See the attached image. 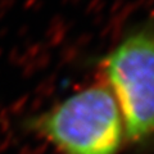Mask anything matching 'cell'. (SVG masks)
<instances>
[{
  "label": "cell",
  "mask_w": 154,
  "mask_h": 154,
  "mask_svg": "<svg viewBox=\"0 0 154 154\" xmlns=\"http://www.w3.org/2000/svg\"><path fill=\"white\" fill-rule=\"evenodd\" d=\"M33 128L63 154H116L125 128L107 85L81 90L38 116Z\"/></svg>",
  "instance_id": "2"
},
{
  "label": "cell",
  "mask_w": 154,
  "mask_h": 154,
  "mask_svg": "<svg viewBox=\"0 0 154 154\" xmlns=\"http://www.w3.org/2000/svg\"><path fill=\"white\" fill-rule=\"evenodd\" d=\"M102 68L125 135L132 143L149 140L154 135V21L125 33L102 59Z\"/></svg>",
  "instance_id": "1"
}]
</instances>
